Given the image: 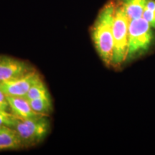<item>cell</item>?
<instances>
[{
    "instance_id": "cell-1",
    "label": "cell",
    "mask_w": 155,
    "mask_h": 155,
    "mask_svg": "<svg viewBox=\"0 0 155 155\" xmlns=\"http://www.w3.org/2000/svg\"><path fill=\"white\" fill-rule=\"evenodd\" d=\"M116 1L109 2L100 11L91 28L93 42L101 61L112 65L114 52L113 22Z\"/></svg>"
},
{
    "instance_id": "cell-2",
    "label": "cell",
    "mask_w": 155,
    "mask_h": 155,
    "mask_svg": "<svg viewBox=\"0 0 155 155\" xmlns=\"http://www.w3.org/2000/svg\"><path fill=\"white\" fill-rule=\"evenodd\" d=\"M151 25L143 17L129 22L127 61L144 55L154 42V33Z\"/></svg>"
},
{
    "instance_id": "cell-3",
    "label": "cell",
    "mask_w": 155,
    "mask_h": 155,
    "mask_svg": "<svg viewBox=\"0 0 155 155\" xmlns=\"http://www.w3.org/2000/svg\"><path fill=\"white\" fill-rule=\"evenodd\" d=\"M129 17L118 1H116L113 22L114 52L112 58L113 66H120L127 61L129 40Z\"/></svg>"
},
{
    "instance_id": "cell-4",
    "label": "cell",
    "mask_w": 155,
    "mask_h": 155,
    "mask_svg": "<svg viewBox=\"0 0 155 155\" xmlns=\"http://www.w3.org/2000/svg\"><path fill=\"white\" fill-rule=\"evenodd\" d=\"M50 123L48 116L37 115L28 119H19L14 129L22 139L25 147L38 144L47 137Z\"/></svg>"
},
{
    "instance_id": "cell-5",
    "label": "cell",
    "mask_w": 155,
    "mask_h": 155,
    "mask_svg": "<svg viewBox=\"0 0 155 155\" xmlns=\"http://www.w3.org/2000/svg\"><path fill=\"white\" fill-rule=\"evenodd\" d=\"M41 79L39 73L34 69L24 76L0 83V89L7 96L24 97L31 87Z\"/></svg>"
},
{
    "instance_id": "cell-6",
    "label": "cell",
    "mask_w": 155,
    "mask_h": 155,
    "mask_svg": "<svg viewBox=\"0 0 155 155\" xmlns=\"http://www.w3.org/2000/svg\"><path fill=\"white\" fill-rule=\"evenodd\" d=\"M33 70L26 62L9 56L0 55V83L22 77Z\"/></svg>"
},
{
    "instance_id": "cell-7",
    "label": "cell",
    "mask_w": 155,
    "mask_h": 155,
    "mask_svg": "<svg viewBox=\"0 0 155 155\" xmlns=\"http://www.w3.org/2000/svg\"><path fill=\"white\" fill-rule=\"evenodd\" d=\"M25 147L22 139L13 128L0 127V151L18 150Z\"/></svg>"
},
{
    "instance_id": "cell-8",
    "label": "cell",
    "mask_w": 155,
    "mask_h": 155,
    "mask_svg": "<svg viewBox=\"0 0 155 155\" xmlns=\"http://www.w3.org/2000/svg\"><path fill=\"white\" fill-rule=\"evenodd\" d=\"M11 113L19 119H28L39 115L31 108L29 101L24 97L7 96Z\"/></svg>"
},
{
    "instance_id": "cell-9",
    "label": "cell",
    "mask_w": 155,
    "mask_h": 155,
    "mask_svg": "<svg viewBox=\"0 0 155 155\" xmlns=\"http://www.w3.org/2000/svg\"><path fill=\"white\" fill-rule=\"evenodd\" d=\"M148 1L149 0H118L130 21L142 17Z\"/></svg>"
},
{
    "instance_id": "cell-10",
    "label": "cell",
    "mask_w": 155,
    "mask_h": 155,
    "mask_svg": "<svg viewBox=\"0 0 155 155\" xmlns=\"http://www.w3.org/2000/svg\"><path fill=\"white\" fill-rule=\"evenodd\" d=\"M29 103L32 110L40 115L49 116V114L53 111V106L51 97L30 100Z\"/></svg>"
},
{
    "instance_id": "cell-11",
    "label": "cell",
    "mask_w": 155,
    "mask_h": 155,
    "mask_svg": "<svg viewBox=\"0 0 155 155\" xmlns=\"http://www.w3.org/2000/svg\"><path fill=\"white\" fill-rule=\"evenodd\" d=\"M47 97H50V94L45 83H44L42 79H41L31 87L24 98L30 101L38 99V98H47Z\"/></svg>"
},
{
    "instance_id": "cell-12",
    "label": "cell",
    "mask_w": 155,
    "mask_h": 155,
    "mask_svg": "<svg viewBox=\"0 0 155 155\" xmlns=\"http://www.w3.org/2000/svg\"><path fill=\"white\" fill-rule=\"evenodd\" d=\"M19 118L11 112L0 109V127L6 126L14 129L18 122Z\"/></svg>"
},
{
    "instance_id": "cell-13",
    "label": "cell",
    "mask_w": 155,
    "mask_h": 155,
    "mask_svg": "<svg viewBox=\"0 0 155 155\" xmlns=\"http://www.w3.org/2000/svg\"><path fill=\"white\" fill-rule=\"evenodd\" d=\"M142 17L155 29V0H149L145 7Z\"/></svg>"
},
{
    "instance_id": "cell-14",
    "label": "cell",
    "mask_w": 155,
    "mask_h": 155,
    "mask_svg": "<svg viewBox=\"0 0 155 155\" xmlns=\"http://www.w3.org/2000/svg\"><path fill=\"white\" fill-rule=\"evenodd\" d=\"M0 109L4 111L11 112L10 106H9L7 96L0 89Z\"/></svg>"
}]
</instances>
